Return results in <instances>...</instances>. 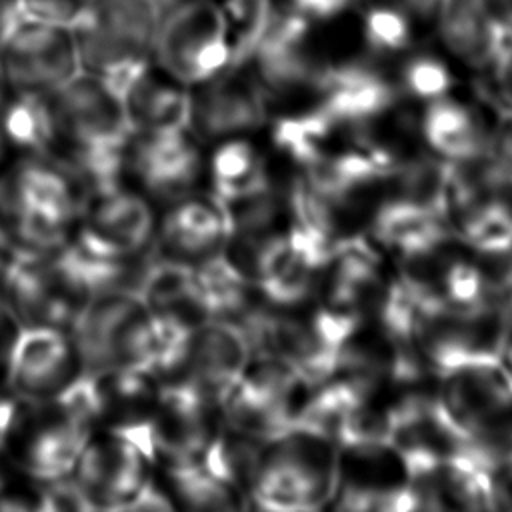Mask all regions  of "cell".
Segmentation results:
<instances>
[{
  "label": "cell",
  "mask_w": 512,
  "mask_h": 512,
  "mask_svg": "<svg viewBox=\"0 0 512 512\" xmlns=\"http://www.w3.org/2000/svg\"><path fill=\"white\" fill-rule=\"evenodd\" d=\"M190 98V86L152 60L122 96V106L132 134L188 130Z\"/></svg>",
  "instance_id": "cell-22"
},
{
  "label": "cell",
  "mask_w": 512,
  "mask_h": 512,
  "mask_svg": "<svg viewBox=\"0 0 512 512\" xmlns=\"http://www.w3.org/2000/svg\"><path fill=\"white\" fill-rule=\"evenodd\" d=\"M48 96L56 122V144L50 158L128 146L132 130L122 100L96 74L80 70Z\"/></svg>",
  "instance_id": "cell-6"
},
{
  "label": "cell",
  "mask_w": 512,
  "mask_h": 512,
  "mask_svg": "<svg viewBox=\"0 0 512 512\" xmlns=\"http://www.w3.org/2000/svg\"><path fill=\"white\" fill-rule=\"evenodd\" d=\"M408 12L422 20H438L446 0H398Z\"/></svg>",
  "instance_id": "cell-43"
},
{
  "label": "cell",
  "mask_w": 512,
  "mask_h": 512,
  "mask_svg": "<svg viewBox=\"0 0 512 512\" xmlns=\"http://www.w3.org/2000/svg\"><path fill=\"white\" fill-rule=\"evenodd\" d=\"M132 292L156 314L172 312L184 316L186 308L198 312L194 300V266L182 260L160 254L148 258L134 280Z\"/></svg>",
  "instance_id": "cell-29"
},
{
  "label": "cell",
  "mask_w": 512,
  "mask_h": 512,
  "mask_svg": "<svg viewBox=\"0 0 512 512\" xmlns=\"http://www.w3.org/2000/svg\"><path fill=\"white\" fill-rule=\"evenodd\" d=\"M510 302H512V292H510Z\"/></svg>",
  "instance_id": "cell-51"
},
{
  "label": "cell",
  "mask_w": 512,
  "mask_h": 512,
  "mask_svg": "<svg viewBox=\"0 0 512 512\" xmlns=\"http://www.w3.org/2000/svg\"><path fill=\"white\" fill-rule=\"evenodd\" d=\"M214 2H218V0H214Z\"/></svg>",
  "instance_id": "cell-52"
},
{
  "label": "cell",
  "mask_w": 512,
  "mask_h": 512,
  "mask_svg": "<svg viewBox=\"0 0 512 512\" xmlns=\"http://www.w3.org/2000/svg\"><path fill=\"white\" fill-rule=\"evenodd\" d=\"M90 442V426L58 416L56 422L44 426L24 450V470L44 482L66 478L78 464L86 444Z\"/></svg>",
  "instance_id": "cell-26"
},
{
  "label": "cell",
  "mask_w": 512,
  "mask_h": 512,
  "mask_svg": "<svg viewBox=\"0 0 512 512\" xmlns=\"http://www.w3.org/2000/svg\"><path fill=\"white\" fill-rule=\"evenodd\" d=\"M264 446L266 444L228 428L208 440L198 462L220 482L250 492L262 462Z\"/></svg>",
  "instance_id": "cell-31"
},
{
  "label": "cell",
  "mask_w": 512,
  "mask_h": 512,
  "mask_svg": "<svg viewBox=\"0 0 512 512\" xmlns=\"http://www.w3.org/2000/svg\"><path fill=\"white\" fill-rule=\"evenodd\" d=\"M228 220L222 204L212 196L182 198L164 216L158 254L174 260H206L226 246Z\"/></svg>",
  "instance_id": "cell-21"
},
{
  "label": "cell",
  "mask_w": 512,
  "mask_h": 512,
  "mask_svg": "<svg viewBox=\"0 0 512 512\" xmlns=\"http://www.w3.org/2000/svg\"><path fill=\"white\" fill-rule=\"evenodd\" d=\"M316 108L342 126H364L388 112L396 88L380 72L364 64L320 66L314 84Z\"/></svg>",
  "instance_id": "cell-16"
},
{
  "label": "cell",
  "mask_w": 512,
  "mask_h": 512,
  "mask_svg": "<svg viewBox=\"0 0 512 512\" xmlns=\"http://www.w3.org/2000/svg\"><path fill=\"white\" fill-rule=\"evenodd\" d=\"M410 512H490V472L464 454L412 472Z\"/></svg>",
  "instance_id": "cell-17"
},
{
  "label": "cell",
  "mask_w": 512,
  "mask_h": 512,
  "mask_svg": "<svg viewBox=\"0 0 512 512\" xmlns=\"http://www.w3.org/2000/svg\"><path fill=\"white\" fill-rule=\"evenodd\" d=\"M34 512H100L94 498L78 480H52L40 494Z\"/></svg>",
  "instance_id": "cell-36"
},
{
  "label": "cell",
  "mask_w": 512,
  "mask_h": 512,
  "mask_svg": "<svg viewBox=\"0 0 512 512\" xmlns=\"http://www.w3.org/2000/svg\"><path fill=\"white\" fill-rule=\"evenodd\" d=\"M472 454L488 468L512 470V416L486 440L472 444Z\"/></svg>",
  "instance_id": "cell-37"
},
{
  "label": "cell",
  "mask_w": 512,
  "mask_h": 512,
  "mask_svg": "<svg viewBox=\"0 0 512 512\" xmlns=\"http://www.w3.org/2000/svg\"><path fill=\"white\" fill-rule=\"evenodd\" d=\"M452 230L440 210L410 200L382 196L366 236L396 264L432 246Z\"/></svg>",
  "instance_id": "cell-23"
},
{
  "label": "cell",
  "mask_w": 512,
  "mask_h": 512,
  "mask_svg": "<svg viewBox=\"0 0 512 512\" xmlns=\"http://www.w3.org/2000/svg\"><path fill=\"white\" fill-rule=\"evenodd\" d=\"M18 404L10 396H0V450L8 444V438L18 422Z\"/></svg>",
  "instance_id": "cell-42"
},
{
  "label": "cell",
  "mask_w": 512,
  "mask_h": 512,
  "mask_svg": "<svg viewBox=\"0 0 512 512\" xmlns=\"http://www.w3.org/2000/svg\"><path fill=\"white\" fill-rule=\"evenodd\" d=\"M420 134L428 150L448 162L480 158L488 148V130L478 124L474 112L446 96L428 102Z\"/></svg>",
  "instance_id": "cell-24"
},
{
  "label": "cell",
  "mask_w": 512,
  "mask_h": 512,
  "mask_svg": "<svg viewBox=\"0 0 512 512\" xmlns=\"http://www.w3.org/2000/svg\"><path fill=\"white\" fill-rule=\"evenodd\" d=\"M354 0H290V8L310 20H328L344 12Z\"/></svg>",
  "instance_id": "cell-40"
},
{
  "label": "cell",
  "mask_w": 512,
  "mask_h": 512,
  "mask_svg": "<svg viewBox=\"0 0 512 512\" xmlns=\"http://www.w3.org/2000/svg\"><path fill=\"white\" fill-rule=\"evenodd\" d=\"M436 398L456 430L478 444L512 416V378L500 356L466 362L436 376Z\"/></svg>",
  "instance_id": "cell-9"
},
{
  "label": "cell",
  "mask_w": 512,
  "mask_h": 512,
  "mask_svg": "<svg viewBox=\"0 0 512 512\" xmlns=\"http://www.w3.org/2000/svg\"><path fill=\"white\" fill-rule=\"evenodd\" d=\"M340 448L292 428L264 446L250 500L280 512H324L332 500Z\"/></svg>",
  "instance_id": "cell-2"
},
{
  "label": "cell",
  "mask_w": 512,
  "mask_h": 512,
  "mask_svg": "<svg viewBox=\"0 0 512 512\" xmlns=\"http://www.w3.org/2000/svg\"><path fill=\"white\" fill-rule=\"evenodd\" d=\"M490 512H512V470L490 472Z\"/></svg>",
  "instance_id": "cell-41"
},
{
  "label": "cell",
  "mask_w": 512,
  "mask_h": 512,
  "mask_svg": "<svg viewBox=\"0 0 512 512\" xmlns=\"http://www.w3.org/2000/svg\"><path fill=\"white\" fill-rule=\"evenodd\" d=\"M250 282L218 252L194 266V300L206 318H232L248 310Z\"/></svg>",
  "instance_id": "cell-30"
},
{
  "label": "cell",
  "mask_w": 512,
  "mask_h": 512,
  "mask_svg": "<svg viewBox=\"0 0 512 512\" xmlns=\"http://www.w3.org/2000/svg\"><path fill=\"white\" fill-rule=\"evenodd\" d=\"M230 66H248L260 46L278 6L274 0H218Z\"/></svg>",
  "instance_id": "cell-32"
},
{
  "label": "cell",
  "mask_w": 512,
  "mask_h": 512,
  "mask_svg": "<svg viewBox=\"0 0 512 512\" xmlns=\"http://www.w3.org/2000/svg\"><path fill=\"white\" fill-rule=\"evenodd\" d=\"M190 90L188 130L200 142L250 136L270 122V106L248 66H230Z\"/></svg>",
  "instance_id": "cell-11"
},
{
  "label": "cell",
  "mask_w": 512,
  "mask_h": 512,
  "mask_svg": "<svg viewBox=\"0 0 512 512\" xmlns=\"http://www.w3.org/2000/svg\"><path fill=\"white\" fill-rule=\"evenodd\" d=\"M2 484H4V482H2V476H0V492H2Z\"/></svg>",
  "instance_id": "cell-50"
},
{
  "label": "cell",
  "mask_w": 512,
  "mask_h": 512,
  "mask_svg": "<svg viewBox=\"0 0 512 512\" xmlns=\"http://www.w3.org/2000/svg\"><path fill=\"white\" fill-rule=\"evenodd\" d=\"M72 348L58 326L24 324L6 356V382L22 400H48L70 380Z\"/></svg>",
  "instance_id": "cell-15"
},
{
  "label": "cell",
  "mask_w": 512,
  "mask_h": 512,
  "mask_svg": "<svg viewBox=\"0 0 512 512\" xmlns=\"http://www.w3.org/2000/svg\"><path fill=\"white\" fill-rule=\"evenodd\" d=\"M252 358V344L240 322L208 318L200 328H194L184 378L210 406L220 404L244 376Z\"/></svg>",
  "instance_id": "cell-14"
},
{
  "label": "cell",
  "mask_w": 512,
  "mask_h": 512,
  "mask_svg": "<svg viewBox=\"0 0 512 512\" xmlns=\"http://www.w3.org/2000/svg\"><path fill=\"white\" fill-rule=\"evenodd\" d=\"M150 310L132 290L88 298L72 318L74 348L84 372L110 374L126 366Z\"/></svg>",
  "instance_id": "cell-10"
},
{
  "label": "cell",
  "mask_w": 512,
  "mask_h": 512,
  "mask_svg": "<svg viewBox=\"0 0 512 512\" xmlns=\"http://www.w3.org/2000/svg\"><path fill=\"white\" fill-rule=\"evenodd\" d=\"M206 166L212 186L210 194L222 204L272 186L266 158L248 136L216 142Z\"/></svg>",
  "instance_id": "cell-25"
},
{
  "label": "cell",
  "mask_w": 512,
  "mask_h": 512,
  "mask_svg": "<svg viewBox=\"0 0 512 512\" xmlns=\"http://www.w3.org/2000/svg\"><path fill=\"white\" fill-rule=\"evenodd\" d=\"M102 512H176L170 496L158 490L150 480L128 500Z\"/></svg>",
  "instance_id": "cell-39"
},
{
  "label": "cell",
  "mask_w": 512,
  "mask_h": 512,
  "mask_svg": "<svg viewBox=\"0 0 512 512\" xmlns=\"http://www.w3.org/2000/svg\"><path fill=\"white\" fill-rule=\"evenodd\" d=\"M158 28L154 0H90L72 32L80 70L96 74L122 100L154 60Z\"/></svg>",
  "instance_id": "cell-1"
},
{
  "label": "cell",
  "mask_w": 512,
  "mask_h": 512,
  "mask_svg": "<svg viewBox=\"0 0 512 512\" xmlns=\"http://www.w3.org/2000/svg\"><path fill=\"white\" fill-rule=\"evenodd\" d=\"M168 478L176 512H248L242 490L210 476L198 460L168 462Z\"/></svg>",
  "instance_id": "cell-28"
},
{
  "label": "cell",
  "mask_w": 512,
  "mask_h": 512,
  "mask_svg": "<svg viewBox=\"0 0 512 512\" xmlns=\"http://www.w3.org/2000/svg\"><path fill=\"white\" fill-rule=\"evenodd\" d=\"M16 206L32 216L68 228L82 212L84 194L74 176L50 156H26L4 176Z\"/></svg>",
  "instance_id": "cell-18"
},
{
  "label": "cell",
  "mask_w": 512,
  "mask_h": 512,
  "mask_svg": "<svg viewBox=\"0 0 512 512\" xmlns=\"http://www.w3.org/2000/svg\"><path fill=\"white\" fill-rule=\"evenodd\" d=\"M202 170V142L190 130L142 132L128 140L126 172L152 196L184 198Z\"/></svg>",
  "instance_id": "cell-12"
},
{
  "label": "cell",
  "mask_w": 512,
  "mask_h": 512,
  "mask_svg": "<svg viewBox=\"0 0 512 512\" xmlns=\"http://www.w3.org/2000/svg\"><path fill=\"white\" fill-rule=\"evenodd\" d=\"M248 512H280V510H270V508H264V506H260V504H256V502H252V500L248 498Z\"/></svg>",
  "instance_id": "cell-48"
},
{
  "label": "cell",
  "mask_w": 512,
  "mask_h": 512,
  "mask_svg": "<svg viewBox=\"0 0 512 512\" xmlns=\"http://www.w3.org/2000/svg\"><path fill=\"white\" fill-rule=\"evenodd\" d=\"M364 42L378 54H394L408 48L412 30L406 14L390 6H372L364 14Z\"/></svg>",
  "instance_id": "cell-34"
},
{
  "label": "cell",
  "mask_w": 512,
  "mask_h": 512,
  "mask_svg": "<svg viewBox=\"0 0 512 512\" xmlns=\"http://www.w3.org/2000/svg\"><path fill=\"white\" fill-rule=\"evenodd\" d=\"M194 328L188 318L172 312H152L150 318V372L172 374L186 364Z\"/></svg>",
  "instance_id": "cell-33"
},
{
  "label": "cell",
  "mask_w": 512,
  "mask_h": 512,
  "mask_svg": "<svg viewBox=\"0 0 512 512\" xmlns=\"http://www.w3.org/2000/svg\"><path fill=\"white\" fill-rule=\"evenodd\" d=\"M82 214L78 246L100 258L134 256L154 234V214L148 202L122 186L86 196Z\"/></svg>",
  "instance_id": "cell-13"
},
{
  "label": "cell",
  "mask_w": 512,
  "mask_h": 512,
  "mask_svg": "<svg viewBox=\"0 0 512 512\" xmlns=\"http://www.w3.org/2000/svg\"><path fill=\"white\" fill-rule=\"evenodd\" d=\"M12 152H14V148L10 146V142L6 140V136L2 134V130H0V180L8 174V170H10V156H12Z\"/></svg>",
  "instance_id": "cell-45"
},
{
  "label": "cell",
  "mask_w": 512,
  "mask_h": 512,
  "mask_svg": "<svg viewBox=\"0 0 512 512\" xmlns=\"http://www.w3.org/2000/svg\"><path fill=\"white\" fill-rule=\"evenodd\" d=\"M500 360H502L504 368L508 370V374L512 378V326H510V330L506 334V340H504V346L500 350Z\"/></svg>",
  "instance_id": "cell-47"
},
{
  "label": "cell",
  "mask_w": 512,
  "mask_h": 512,
  "mask_svg": "<svg viewBox=\"0 0 512 512\" xmlns=\"http://www.w3.org/2000/svg\"><path fill=\"white\" fill-rule=\"evenodd\" d=\"M208 406L186 378L164 384L152 414L158 454H164L168 462L198 460L212 438L206 424Z\"/></svg>",
  "instance_id": "cell-20"
},
{
  "label": "cell",
  "mask_w": 512,
  "mask_h": 512,
  "mask_svg": "<svg viewBox=\"0 0 512 512\" xmlns=\"http://www.w3.org/2000/svg\"><path fill=\"white\" fill-rule=\"evenodd\" d=\"M338 448L336 486L324 512H410L412 470L388 440Z\"/></svg>",
  "instance_id": "cell-4"
},
{
  "label": "cell",
  "mask_w": 512,
  "mask_h": 512,
  "mask_svg": "<svg viewBox=\"0 0 512 512\" xmlns=\"http://www.w3.org/2000/svg\"><path fill=\"white\" fill-rule=\"evenodd\" d=\"M0 512H34V508L16 498H0Z\"/></svg>",
  "instance_id": "cell-46"
},
{
  "label": "cell",
  "mask_w": 512,
  "mask_h": 512,
  "mask_svg": "<svg viewBox=\"0 0 512 512\" xmlns=\"http://www.w3.org/2000/svg\"><path fill=\"white\" fill-rule=\"evenodd\" d=\"M396 276V264L364 234L334 246L322 266L314 302L358 324L372 320Z\"/></svg>",
  "instance_id": "cell-7"
},
{
  "label": "cell",
  "mask_w": 512,
  "mask_h": 512,
  "mask_svg": "<svg viewBox=\"0 0 512 512\" xmlns=\"http://www.w3.org/2000/svg\"><path fill=\"white\" fill-rule=\"evenodd\" d=\"M488 158L512 178V108H498L496 124L488 130Z\"/></svg>",
  "instance_id": "cell-38"
},
{
  "label": "cell",
  "mask_w": 512,
  "mask_h": 512,
  "mask_svg": "<svg viewBox=\"0 0 512 512\" xmlns=\"http://www.w3.org/2000/svg\"><path fill=\"white\" fill-rule=\"evenodd\" d=\"M78 72L74 34L28 18L18 4L0 36V74L8 92L52 94Z\"/></svg>",
  "instance_id": "cell-5"
},
{
  "label": "cell",
  "mask_w": 512,
  "mask_h": 512,
  "mask_svg": "<svg viewBox=\"0 0 512 512\" xmlns=\"http://www.w3.org/2000/svg\"><path fill=\"white\" fill-rule=\"evenodd\" d=\"M0 130L14 150L26 156H50L56 122L48 94L8 92L0 108Z\"/></svg>",
  "instance_id": "cell-27"
},
{
  "label": "cell",
  "mask_w": 512,
  "mask_h": 512,
  "mask_svg": "<svg viewBox=\"0 0 512 512\" xmlns=\"http://www.w3.org/2000/svg\"><path fill=\"white\" fill-rule=\"evenodd\" d=\"M154 60L190 88L230 68L218 2L188 0L178 6L158 28Z\"/></svg>",
  "instance_id": "cell-8"
},
{
  "label": "cell",
  "mask_w": 512,
  "mask_h": 512,
  "mask_svg": "<svg viewBox=\"0 0 512 512\" xmlns=\"http://www.w3.org/2000/svg\"><path fill=\"white\" fill-rule=\"evenodd\" d=\"M18 12V0H0V36Z\"/></svg>",
  "instance_id": "cell-44"
},
{
  "label": "cell",
  "mask_w": 512,
  "mask_h": 512,
  "mask_svg": "<svg viewBox=\"0 0 512 512\" xmlns=\"http://www.w3.org/2000/svg\"><path fill=\"white\" fill-rule=\"evenodd\" d=\"M6 96H8V88H6V82H4V78L0 74V108H2L4 100H6Z\"/></svg>",
  "instance_id": "cell-49"
},
{
  "label": "cell",
  "mask_w": 512,
  "mask_h": 512,
  "mask_svg": "<svg viewBox=\"0 0 512 512\" xmlns=\"http://www.w3.org/2000/svg\"><path fill=\"white\" fill-rule=\"evenodd\" d=\"M148 464V458L134 444L110 434L108 440L86 444L76 464V480L102 512L132 498L148 482Z\"/></svg>",
  "instance_id": "cell-19"
},
{
  "label": "cell",
  "mask_w": 512,
  "mask_h": 512,
  "mask_svg": "<svg viewBox=\"0 0 512 512\" xmlns=\"http://www.w3.org/2000/svg\"><path fill=\"white\" fill-rule=\"evenodd\" d=\"M454 78L450 68L436 56L420 54L410 58L402 68L404 90L418 100H438L448 94Z\"/></svg>",
  "instance_id": "cell-35"
},
{
  "label": "cell",
  "mask_w": 512,
  "mask_h": 512,
  "mask_svg": "<svg viewBox=\"0 0 512 512\" xmlns=\"http://www.w3.org/2000/svg\"><path fill=\"white\" fill-rule=\"evenodd\" d=\"M510 326V300L432 308L420 318L412 342L430 374L438 376L466 362L498 358Z\"/></svg>",
  "instance_id": "cell-3"
}]
</instances>
